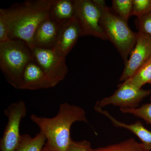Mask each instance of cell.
Returning a JSON list of instances; mask_svg holds the SVG:
<instances>
[{
    "label": "cell",
    "instance_id": "obj_17",
    "mask_svg": "<svg viewBox=\"0 0 151 151\" xmlns=\"http://www.w3.org/2000/svg\"><path fill=\"white\" fill-rule=\"evenodd\" d=\"M126 82L139 88L147 83L151 82V58Z\"/></svg>",
    "mask_w": 151,
    "mask_h": 151
},
{
    "label": "cell",
    "instance_id": "obj_19",
    "mask_svg": "<svg viewBox=\"0 0 151 151\" xmlns=\"http://www.w3.org/2000/svg\"><path fill=\"white\" fill-rule=\"evenodd\" d=\"M151 102L145 104L140 107L134 109H120L124 113L132 114L138 118L143 119L147 123L151 125Z\"/></svg>",
    "mask_w": 151,
    "mask_h": 151
},
{
    "label": "cell",
    "instance_id": "obj_23",
    "mask_svg": "<svg viewBox=\"0 0 151 151\" xmlns=\"http://www.w3.org/2000/svg\"><path fill=\"white\" fill-rule=\"evenodd\" d=\"M9 40L8 27L5 20L0 16V43Z\"/></svg>",
    "mask_w": 151,
    "mask_h": 151
},
{
    "label": "cell",
    "instance_id": "obj_10",
    "mask_svg": "<svg viewBox=\"0 0 151 151\" xmlns=\"http://www.w3.org/2000/svg\"><path fill=\"white\" fill-rule=\"evenodd\" d=\"M81 31L75 17L62 26L56 42L52 47L60 56L65 57L75 45Z\"/></svg>",
    "mask_w": 151,
    "mask_h": 151
},
{
    "label": "cell",
    "instance_id": "obj_8",
    "mask_svg": "<svg viewBox=\"0 0 151 151\" xmlns=\"http://www.w3.org/2000/svg\"><path fill=\"white\" fill-rule=\"evenodd\" d=\"M151 95V89L139 88L124 81L119 89L111 96L97 101L95 106L103 108L109 105L120 107V109H134L138 108L139 104L147 96Z\"/></svg>",
    "mask_w": 151,
    "mask_h": 151
},
{
    "label": "cell",
    "instance_id": "obj_11",
    "mask_svg": "<svg viewBox=\"0 0 151 151\" xmlns=\"http://www.w3.org/2000/svg\"><path fill=\"white\" fill-rule=\"evenodd\" d=\"M53 87V84L35 60L27 64L22 76L19 89L37 90Z\"/></svg>",
    "mask_w": 151,
    "mask_h": 151
},
{
    "label": "cell",
    "instance_id": "obj_18",
    "mask_svg": "<svg viewBox=\"0 0 151 151\" xmlns=\"http://www.w3.org/2000/svg\"><path fill=\"white\" fill-rule=\"evenodd\" d=\"M133 9V0H113L112 10L124 21L128 23L132 16Z\"/></svg>",
    "mask_w": 151,
    "mask_h": 151
},
{
    "label": "cell",
    "instance_id": "obj_2",
    "mask_svg": "<svg viewBox=\"0 0 151 151\" xmlns=\"http://www.w3.org/2000/svg\"><path fill=\"white\" fill-rule=\"evenodd\" d=\"M30 118L46 137L44 147L50 151H67L72 141L70 130L73 124L77 122L88 124L84 109L67 103H61L58 113L52 118L32 114Z\"/></svg>",
    "mask_w": 151,
    "mask_h": 151
},
{
    "label": "cell",
    "instance_id": "obj_6",
    "mask_svg": "<svg viewBox=\"0 0 151 151\" xmlns=\"http://www.w3.org/2000/svg\"><path fill=\"white\" fill-rule=\"evenodd\" d=\"M8 122L0 142L1 151H15L20 141L21 121L26 116L25 103L22 100L10 104L4 111Z\"/></svg>",
    "mask_w": 151,
    "mask_h": 151
},
{
    "label": "cell",
    "instance_id": "obj_4",
    "mask_svg": "<svg viewBox=\"0 0 151 151\" xmlns=\"http://www.w3.org/2000/svg\"><path fill=\"white\" fill-rule=\"evenodd\" d=\"M35 60L26 44L18 40L0 43V68L6 80L19 89L22 76L27 64Z\"/></svg>",
    "mask_w": 151,
    "mask_h": 151
},
{
    "label": "cell",
    "instance_id": "obj_3",
    "mask_svg": "<svg viewBox=\"0 0 151 151\" xmlns=\"http://www.w3.org/2000/svg\"><path fill=\"white\" fill-rule=\"evenodd\" d=\"M102 12L101 25L108 40L113 43L126 63L137 41V33L132 31L128 23L119 17L105 1L93 0Z\"/></svg>",
    "mask_w": 151,
    "mask_h": 151
},
{
    "label": "cell",
    "instance_id": "obj_21",
    "mask_svg": "<svg viewBox=\"0 0 151 151\" xmlns=\"http://www.w3.org/2000/svg\"><path fill=\"white\" fill-rule=\"evenodd\" d=\"M137 24L139 32L151 37V12L137 18Z\"/></svg>",
    "mask_w": 151,
    "mask_h": 151
},
{
    "label": "cell",
    "instance_id": "obj_9",
    "mask_svg": "<svg viewBox=\"0 0 151 151\" xmlns=\"http://www.w3.org/2000/svg\"><path fill=\"white\" fill-rule=\"evenodd\" d=\"M125 63V68L119 80L126 81L132 77L143 65L151 58V37L138 32L134 47Z\"/></svg>",
    "mask_w": 151,
    "mask_h": 151
},
{
    "label": "cell",
    "instance_id": "obj_1",
    "mask_svg": "<svg viewBox=\"0 0 151 151\" xmlns=\"http://www.w3.org/2000/svg\"><path fill=\"white\" fill-rule=\"evenodd\" d=\"M52 0L25 1L6 9H0V16L5 21L10 40H18L34 48V36L41 23L50 17Z\"/></svg>",
    "mask_w": 151,
    "mask_h": 151
},
{
    "label": "cell",
    "instance_id": "obj_7",
    "mask_svg": "<svg viewBox=\"0 0 151 151\" xmlns=\"http://www.w3.org/2000/svg\"><path fill=\"white\" fill-rule=\"evenodd\" d=\"M31 51L36 62L43 70L53 86L64 79L68 70L65 57L58 54L52 48L35 47Z\"/></svg>",
    "mask_w": 151,
    "mask_h": 151
},
{
    "label": "cell",
    "instance_id": "obj_15",
    "mask_svg": "<svg viewBox=\"0 0 151 151\" xmlns=\"http://www.w3.org/2000/svg\"><path fill=\"white\" fill-rule=\"evenodd\" d=\"M46 141V137L41 132L34 137L27 134L21 135L20 141L15 151H42Z\"/></svg>",
    "mask_w": 151,
    "mask_h": 151
},
{
    "label": "cell",
    "instance_id": "obj_20",
    "mask_svg": "<svg viewBox=\"0 0 151 151\" xmlns=\"http://www.w3.org/2000/svg\"><path fill=\"white\" fill-rule=\"evenodd\" d=\"M151 12V0H133L132 16L137 18Z\"/></svg>",
    "mask_w": 151,
    "mask_h": 151
},
{
    "label": "cell",
    "instance_id": "obj_5",
    "mask_svg": "<svg viewBox=\"0 0 151 151\" xmlns=\"http://www.w3.org/2000/svg\"><path fill=\"white\" fill-rule=\"evenodd\" d=\"M74 17L81 36H92L107 40L101 25L102 12L94 1L74 0Z\"/></svg>",
    "mask_w": 151,
    "mask_h": 151
},
{
    "label": "cell",
    "instance_id": "obj_16",
    "mask_svg": "<svg viewBox=\"0 0 151 151\" xmlns=\"http://www.w3.org/2000/svg\"><path fill=\"white\" fill-rule=\"evenodd\" d=\"M89 151H151L146 148L142 143L130 138L121 142L97 149L90 147Z\"/></svg>",
    "mask_w": 151,
    "mask_h": 151
},
{
    "label": "cell",
    "instance_id": "obj_12",
    "mask_svg": "<svg viewBox=\"0 0 151 151\" xmlns=\"http://www.w3.org/2000/svg\"><path fill=\"white\" fill-rule=\"evenodd\" d=\"M62 25L50 17L42 22L34 36L35 47L45 48H52L56 42Z\"/></svg>",
    "mask_w": 151,
    "mask_h": 151
},
{
    "label": "cell",
    "instance_id": "obj_14",
    "mask_svg": "<svg viewBox=\"0 0 151 151\" xmlns=\"http://www.w3.org/2000/svg\"><path fill=\"white\" fill-rule=\"evenodd\" d=\"M50 17L61 25L65 24L74 17L73 1L52 0Z\"/></svg>",
    "mask_w": 151,
    "mask_h": 151
},
{
    "label": "cell",
    "instance_id": "obj_13",
    "mask_svg": "<svg viewBox=\"0 0 151 151\" xmlns=\"http://www.w3.org/2000/svg\"><path fill=\"white\" fill-rule=\"evenodd\" d=\"M94 109L98 113L107 117L115 127L127 129L134 134L146 148L151 150V132L143 126L142 122L137 121L134 124H126L118 121L103 108L94 106Z\"/></svg>",
    "mask_w": 151,
    "mask_h": 151
},
{
    "label": "cell",
    "instance_id": "obj_25",
    "mask_svg": "<svg viewBox=\"0 0 151 151\" xmlns=\"http://www.w3.org/2000/svg\"><path fill=\"white\" fill-rule=\"evenodd\" d=\"M150 84H151V83H150Z\"/></svg>",
    "mask_w": 151,
    "mask_h": 151
},
{
    "label": "cell",
    "instance_id": "obj_24",
    "mask_svg": "<svg viewBox=\"0 0 151 151\" xmlns=\"http://www.w3.org/2000/svg\"><path fill=\"white\" fill-rule=\"evenodd\" d=\"M50 151L49 150H47V149H46V148H45L44 147V148L43 149V151Z\"/></svg>",
    "mask_w": 151,
    "mask_h": 151
},
{
    "label": "cell",
    "instance_id": "obj_22",
    "mask_svg": "<svg viewBox=\"0 0 151 151\" xmlns=\"http://www.w3.org/2000/svg\"><path fill=\"white\" fill-rule=\"evenodd\" d=\"M91 144L86 140L76 142L71 141L67 151H89Z\"/></svg>",
    "mask_w": 151,
    "mask_h": 151
}]
</instances>
